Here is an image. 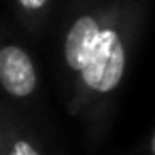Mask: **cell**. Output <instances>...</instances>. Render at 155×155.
I'll return each mask as SVG.
<instances>
[{
  "mask_svg": "<svg viewBox=\"0 0 155 155\" xmlns=\"http://www.w3.org/2000/svg\"><path fill=\"white\" fill-rule=\"evenodd\" d=\"M147 21V0H113L108 19L94 45L83 74L64 106L77 119L89 149H100L117 115L121 89L136 58Z\"/></svg>",
  "mask_w": 155,
  "mask_h": 155,
  "instance_id": "6da1fadb",
  "label": "cell"
},
{
  "mask_svg": "<svg viewBox=\"0 0 155 155\" xmlns=\"http://www.w3.org/2000/svg\"><path fill=\"white\" fill-rule=\"evenodd\" d=\"M110 7L113 0H72L58 41V83L62 100L70 96L83 74Z\"/></svg>",
  "mask_w": 155,
  "mask_h": 155,
  "instance_id": "7a4b0ae2",
  "label": "cell"
},
{
  "mask_svg": "<svg viewBox=\"0 0 155 155\" xmlns=\"http://www.w3.org/2000/svg\"><path fill=\"white\" fill-rule=\"evenodd\" d=\"M0 89L5 104L55 132L45 100L38 62L21 41L9 32H5L0 43Z\"/></svg>",
  "mask_w": 155,
  "mask_h": 155,
  "instance_id": "3957f363",
  "label": "cell"
},
{
  "mask_svg": "<svg viewBox=\"0 0 155 155\" xmlns=\"http://www.w3.org/2000/svg\"><path fill=\"white\" fill-rule=\"evenodd\" d=\"M0 155H64L58 134L0 102Z\"/></svg>",
  "mask_w": 155,
  "mask_h": 155,
  "instance_id": "277c9868",
  "label": "cell"
},
{
  "mask_svg": "<svg viewBox=\"0 0 155 155\" xmlns=\"http://www.w3.org/2000/svg\"><path fill=\"white\" fill-rule=\"evenodd\" d=\"M53 5H55V0H11L17 21L32 36L43 34V30L47 28V21L51 17Z\"/></svg>",
  "mask_w": 155,
  "mask_h": 155,
  "instance_id": "5b68a950",
  "label": "cell"
},
{
  "mask_svg": "<svg viewBox=\"0 0 155 155\" xmlns=\"http://www.w3.org/2000/svg\"><path fill=\"white\" fill-rule=\"evenodd\" d=\"M138 155H155V127L149 132V136L138 147Z\"/></svg>",
  "mask_w": 155,
  "mask_h": 155,
  "instance_id": "8992f818",
  "label": "cell"
}]
</instances>
